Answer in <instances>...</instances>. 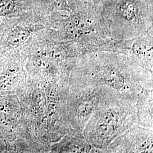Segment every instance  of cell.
<instances>
[{
  "label": "cell",
  "instance_id": "1",
  "mask_svg": "<svg viewBox=\"0 0 153 153\" xmlns=\"http://www.w3.org/2000/svg\"><path fill=\"white\" fill-rule=\"evenodd\" d=\"M70 87L100 88L105 98L136 103L153 91V73L128 55L112 51H97L82 55L71 71Z\"/></svg>",
  "mask_w": 153,
  "mask_h": 153
},
{
  "label": "cell",
  "instance_id": "2",
  "mask_svg": "<svg viewBox=\"0 0 153 153\" xmlns=\"http://www.w3.org/2000/svg\"><path fill=\"white\" fill-rule=\"evenodd\" d=\"M68 4V14L53 22L55 38L75 42L88 53L121 52L122 40L110 36L103 22L99 7L92 0H69Z\"/></svg>",
  "mask_w": 153,
  "mask_h": 153
},
{
  "label": "cell",
  "instance_id": "3",
  "mask_svg": "<svg viewBox=\"0 0 153 153\" xmlns=\"http://www.w3.org/2000/svg\"><path fill=\"white\" fill-rule=\"evenodd\" d=\"M136 122V103L104 98L90 117L82 136L95 150L105 151L116 138Z\"/></svg>",
  "mask_w": 153,
  "mask_h": 153
},
{
  "label": "cell",
  "instance_id": "4",
  "mask_svg": "<svg viewBox=\"0 0 153 153\" xmlns=\"http://www.w3.org/2000/svg\"><path fill=\"white\" fill-rule=\"evenodd\" d=\"M112 38H135L153 28V0H105L99 6Z\"/></svg>",
  "mask_w": 153,
  "mask_h": 153
},
{
  "label": "cell",
  "instance_id": "5",
  "mask_svg": "<svg viewBox=\"0 0 153 153\" xmlns=\"http://www.w3.org/2000/svg\"><path fill=\"white\" fill-rule=\"evenodd\" d=\"M104 98L100 88L91 86L73 88L69 86L66 112L71 128L82 133L99 102Z\"/></svg>",
  "mask_w": 153,
  "mask_h": 153
},
{
  "label": "cell",
  "instance_id": "6",
  "mask_svg": "<svg viewBox=\"0 0 153 153\" xmlns=\"http://www.w3.org/2000/svg\"><path fill=\"white\" fill-rule=\"evenodd\" d=\"M152 146L153 129L134 124L116 138L106 150L110 152L146 153L150 152Z\"/></svg>",
  "mask_w": 153,
  "mask_h": 153
},
{
  "label": "cell",
  "instance_id": "7",
  "mask_svg": "<svg viewBox=\"0 0 153 153\" xmlns=\"http://www.w3.org/2000/svg\"><path fill=\"white\" fill-rule=\"evenodd\" d=\"M153 29L135 38L126 40V55L149 71L153 73Z\"/></svg>",
  "mask_w": 153,
  "mask_h": 153
},
{
  "label": "cell",
  "instance_id": "8",
  "mask_svg": "<svg viewBox=\"0 0 153 153\" xmlns=\"http://www.w3.org/2000/svg\"><path fill=\"white\" fill-rule=\"evenodd\" d=\"M44 28L45 27L43 24L36 25L22 26H19L14 28L9 33L7 38V42L13 46L19 45L26 42L31 37L33 31L36 28Z\"/></svg>",
  "mask_w": 153,
  "mask_h": 153
},
{
  "label": "cell",
  "instance_id": "9",
  "mask_svg": "<svg viewBox=\"0 0 153 153\" xmlns=\"http://www.w3.org/2000/svg\"><path fill=\"white\" fill-rule=\"evenodd\" d=\"M19 76L18 72L14 68H9L0 76V89L8 90L16 82Z\"/></svg>",
  "mask_w": 153,
  "mask_h": 153
},
{
  "label": "cell",
  "instance_id": "10",
  "mask_svg": "<svg viewBox=\"0 0 153 153\" xmlns=\"http://www.w3.org/2000/svg\"><path fill=\"white\" fill-rule=\"evenodd\" d=\"M16 4L13 0H0V16L9 15L14 10Z\"/></svg>",
  "mask_w": 153,
  "mask_h": 153
},
{
  "label": "cell",
  "instance_id": "11",
  "mask_svg": "<svg viewBox=\"0 0 153 153\" xmlns=\"http://www.w3.org/2000/svg\"><path fill=\"white\" fill-rule=\"evenodd\" d=\"M105 0H92V1L93 2V3L96 6H99L103 2H104Z\"/></svg>",
  "mask_w": 153,
  "mask_h": 153
},
{
  "label": "cell",
  "instance_id": "12",
  "mask_svg": "<svg viewBox=\"0 0 153 153\" xmlns=\"http://www.w3.org/2000/svg\"><path fill=\"white\" fill-rule=\"evenodd\" d=\"M68 1H69V0H68Z\"/></svg>",
  "mask_w": 153,
  "mask_h": 153
}]
</instances>
